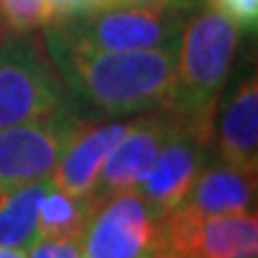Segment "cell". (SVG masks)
Wrapping results in <instances>:
<instances>
[{
    "mask_svg": "<svg viewBox=\"0 0 258 258\" xmlns=\"http://www.w3.org/2000/svg\"><path fill=\"white\" fill-rule=\"evenodd\" d=\"M72 103L101 117L165 110L175 89V50L89 53L43 41Z\"/></svg>",
    "mask_w": 258,
    "mask_h": 258,
    "instance_id": "1",
    "label": "cell"
},
{
    "mask_svg": "<svg viewBox=\"0 0 258 258\" xmlns=\"http://www.w3.org/2000/svg\"><path fill=\"white\" fill-rule=\"evenodd\" d=\"M239 46V29L203 8L189 12L175 53V89L165 110L201 141H213V120L218 112L232 60Z\"/></svg>",
    "mask_w": 258,
    "mask_h": 258,
    "instance_id": "2",
    "label": "cell"
},
{
    "mask_svg": "<svg viewBox=\"0 0 258 258\" xmlns=\"http://www.w3.org/2000/svg\"><path fill=\"white\" fill-rule=\"evenodd\" d=\"M189 12L151 8H98L46 24L43 41L89 53L175 50Z\"/></svg>",
    "mask_w": 258,
    "mask_h": 258,
    "instance_id": "3",
    "label": "cell"
},
{
    "mask_svg": "<svg viewBox=\"0 0 258 258\" xmlns=\"http://www.w3.org/2000/svg\"><path fill=\"white\" fill-rule=\"evenodd\" d=\"M70 103L55 64L34 31L0 34V129L48 117Z\"/></svg>",
    "mask_w": 258,
    "mask_h": 258,
    "instance_id": "4",
    "label": "cell"
},
{
    "mask_svg": "<svg viewBox=\"0 0 258 258\" xmlns=\"http://www.w3.org/2000/svg\"><path fill=\"white\" fill-rule=\"evenodd\" d=\"M84 124L79 108L70 103L48 117L0 129V196L53 175Z\"/></svg>",
    "mask_w": 258,
    "mask_h": 258,
    "instance_id": "5",
    "label": "cell"
},
{
    "mask_svg": "<svg viewBox=\"0 0 258 258\" xmlns=\"http://www.w3.org/2000/svg\"><path fill=\"white\" fill-rule=\"evenodd\" d=\"M256 211L201 215L182 206L160 218L158 258H256Z\"/></svg>",
    "mask_w": 258,
    "mask_h": 258,
    "instance_id": "6",
    "label": "cell"
},
{
    "mask_svg": "<svg viewBox=\"0 0 258 258\" xmlns=\"http://www.w3.org/2000/svg\"><path fill=\"white\" fill-rule=\"evenodd\" d=\"M160 218L141 194L120 191L96 201L82 234V258H158Z\"/></svg>",
    "mask_w": 258,
    "mask_h": 258,
    "instance_id": "7",
    "label": "cell"
},
{
    "mask_svg": "<svg viewBox=\"0 0 258 258\" xmlns=\"http://www.w3.org/2000/svg\"><path fill=\"white\" fill-rule=\"evenodd\" d=\"M177 127L179 122L170 110H153L134 117L127 134L112 146L105 158L101 177L93 189V199L101 201L112 194L134 191L151 170L158 151Z\"/></svg>",
    "mask_w": 258,
    "mask_h": 258,
    "instance_id": "8",
    "label": "cell"
},
{
    "mask_svg": "<svg viewBox=\"0 0 258 258\" xmlns=\"http://www.w3.org/2000/svg\"><path fill=\"white\" fill-rule=\"evenodd\" d=\"M208 141L194 137L182 124L167 137L163 148L137 191L158 218L177 208L194 186L196 177L208 165Z\"/></svg>",
    "mask_w": 258,
    "mask_h": 258,
    "instance_id": "9",
    "label": "cell"
},
{
    "mask_svg": "<svg viewBox=\"0 0 258 258\" xmlns=\"http://www.w3.org/2000/svg\"><path fill=\"white\" fill-rule=\"evenodd\" d=\"M132 122L134 120H120V117L105 124L86 122L77 132V137L70 141L67 151L53 170L50 175L53 186L72 196H93L105 158L112 151V146L127 134Z\"/></svg>",
    "mask_w": 258,
    "mask_h": 258,
    "instance_id": "10",
    "label": "cell"
},
{
    "mask_svg": "<svg viewBox=\"0 0 258 258\" xmlns=\"http://www.w3.org/2000/svg\"><path fill=\"white\" fill-rule=\"evenodd\" d=\"M218 153L222 163L258 175V77L244 74L227 98L218 122Z\"/></svg>",
    "mask_w": 258,
    "mask_h": 258,
    "instance_id": "11",
    "label": "cell"
},
{
    "mask_svg": "<svg viewBox=\"0 0 258 258\" xmlns=\"http://www.w3.org/2000/svg\"><path fill=\"white\" fill-rule=\"evenodd\" d=\"M256 203V177L237 167L220 163L203 167L194 186L179 203L182 208L201 215H225V213L253 211Z\"/></svg>",
    "mask_w": 258,
    "mask_h": 258,
    "instance_id": "12",
    "label": "cell"
},
{
    "mask_svg": "<svg viewBox=\"0 0 258 258\" xmlns=\"http://www.w3.org/2000/svg\"><path fill=\"white\" fill-rule=\"evenodd\" d=\"M50 186L53 182L46 177L0 196V246L29 249L38 239V206Z\"/></svg>",
    "mask_w": 258,
    "mask_h": 258,
    "instance_id": "13",
    "label": "cell"
},
{
    "mask_svg": "<svg viewBox=\"0 0 258 258\" xmlns=\"http://www.w3.org/2000/svg\"><path fill=\"white\" fill-rule=\"evenodd\" d=\"M93 206H96L93 196H72L57 186H50L38 206V239L82 237Z\"/></svg>",
    "mask_w": 258,
    "mask_h": 258,
    "instance_id": "14",
    "label": "cell"
},
{
    "mask_svg": "<svg viewBox=\"0 0 258 258\" xmlns=\"http://www.w3.org/2000/svg\"><path fill=\"white\" fill-rule=\"evenodd\" d=\"M50 24L46 0H0V34H27Z\"/></svg>",
    "mask_w": 258,
    "mask_h": 258,
    "instance_id": "15",
    "label": "cell"
},
{
    "mask_svg": "<svg viewBox=\"0 0 258 258\" xmlns=\"http://www.w3.org/2000/svg\"><path fill=\"white\" fill-rule=\"evenodd\" d=\"M206 8L232 22L244 34H256L258 27V0H201Z\"/></svg>",
    "mask_w": 258,
    "mask_h": 258,
    "instance_id": "16",
    "label": "cell"
},
{
    "mask_svg": "<svg viewBox=\"0 0 258 258\" xmlns=\"http://www.w3.org/2000/svg\"><path fill=\"white\" fill-rule=\"evenodd\" d=\"M27 258H82V237L38 239L29 246Z\"/></svg>",
    "mask_w": 258,
    "mask_h": 258,
    "instance_id": "17",
    "label": "cell"
},
{
    "mask_svg": "<svg viewBox=\"0 0 258 258\" xmlns=\"http://www.w3.org/2000/svg\"><path fill=\"white\" fill-rule=\"evenodd\" d=\"M201 0H101V8H151L194 12Z\"/></svg>",
    "mask_w": 258,
    "mask_h": 258,
    "instance_id": "18",
    "label": "cell"
},
{
    "mask_svg": "<svg viewBox=\"0 0 258 258\" xmlns=\"http://www.w3.org/2000/svg\"><path fill=\"white\" fill-rule=\"evenodd\" d=\"M46 5L50 12V22H60V19H72L77 15L98 10L101 0H46Z\"/></svg>",
    "mask_w": 258,
    "mask_h": 258,
    "instance_id": "19",
    "label": "cell"
},
{
    "mask_svg": "<svg viewBox=\"0 0 258 258\" xmlns=\"http://www.w3.org/2000/svg\"><path fill=\"white\" fill-rule=\"evenodd\" d=\"M29 249H10V246H0V258H27Z\"/></svg>",
    "mask_w": 258,
    "mask_h": 258,
    "instance_id": "20",
    "label": "cell"
}]
</instances>
